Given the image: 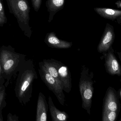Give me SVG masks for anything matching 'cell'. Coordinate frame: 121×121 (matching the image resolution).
I'll return each mask as SVG.
<instances>
[{
    "instance_id": "obj_1",
    "label": "cell",
    "mask_w": 121,
    "mask_h": 121,
    "mask_svg": "<svg viewBox=\"0 0 121 121\" xmlns=\"http://www.w3.org/2000/svg\"><path fill=\"white\" fill-rule=\"evenodd\" d=\"M15 87V95L22 105H26L32 97L33 83L38 78L33 61L25 60L19 69Z\"/></svg>"
},
{
    "instance_id": "obj_2",
    "label": "cell",
    "mask_w": 121,
    "mask_h": 121,
    "mask_svg": "<svg viewBox=\"0 0 121 121\" xmlns=\"http://www.w3.org/2000/svg\"><path fill=\"white\" fill-rule=\"evenodd\" d=\"M26 56L16 52L10 46H3L0 47V63L3 75L6 82V87L13 76L17 73L20 66L25 61Z\"/></svg>"
},
{
    "instance_id": "obj_3",
    "label": "cell",
    "mask_w": 121,
    "mask_h": 121,
    "mask_svg": "<svg viewBox=\"0 0 121 121\" xmlns=\"http://www.w3.org/2000/svg\"><path fill=\"white\" fill-rule=\"evenodd\" d=\"M9 13L17 19L20 28L30 39L32 31L30 25V7L27 0H6Z\"/></svg>"
},
{
    "instance_id": "obj_4",
    "label": "cell",
    "mask_w": 121,
    "mask_h": 121,
    "mask_svg": "<svg viewBox=\"0 0 121 121\" xmlns=\"http://www.w3.org/2000/svg\"><path fill=\"white\" fill-rule=\"evenodd\" d=\"M94 73L85 65L82 66L79 82V88L82 99V107L91 114V108L94 93Z\"/></svg>"
},
{
    "instance_id": "obj_5",
    "label": "cell",
    "mask_w": 121,
    "mask_h": 121,
    "mask_svg": "<svg viewBox=\"0 0 121 121\" xmlns=\"http://www.w3.org/2000/svg\"><path fill=\"white\" fill-rule=\"evenodd\" d=\"M117 91L112 87L107 89L103 98L102 121H116L121 110V104Z\"/></svg>"
},
{
    "instance_id": "obj_6",
    "label": "cell",
    "mask_w": 121,
    "mask_h": 121,
    "mask_svg": "<svg viewBox=\"0 0 121 121\" xmlns=\"http://www.w3.org/2000/svg\"><path fill=\"white\" fill-rule=\"evenodd\" d=\"M39 73L41 79L49 89L54 93L60 104L64 105L65 100L62 85L49 73L42 61L39 63Z\"/></svg>"
},
{
    "instance_id": "obj_7",
    "label": "cell",
    "mask_w": 121,
    "mask_h": 121,
    "mask_svg": "<svg viewBox=\"0 0 121 121\" xmlns=\"http://www.w3.org/2000/svg\"><path fill=\"white\" fill-rule=\"evenodd\" d=\"M105 59L104 66L106 72L111 75H121V67L114 54L112 46L107 52L102 53Z\"/></svg>"
},
{
    "instance_id": "obj_8",
    "label": "cell",
    "mask_w": 121,
    "mask_h": 121,
    "mask_svg": "<svg viewBox=\"0 0 121 121\" xmlns=\"http://www.w3.org/2000/svg\"><path fill=\"white\" fill-rule=\"evenodd\" d=\"M115 37L113 27L108 23L106 24L104 33L98 46V52L100 53L107 52L112 46Z\"/></svg>"
},
{
    "instance_id": "obj_9",
    "label": "cell",
    "mask_w": 121,
    "mask_h": 121,
    "mask_svg": "<svg viewBox=\"0 0 121 121\" xmlns=\"http://www.w3.org/2000/svg\"><path fill=\"white\" fill-rule=\"evenodd\" d=\"M58 70L59 80L63 86V91L69 93L72 88L71 73L68 67L58 60Z\"/></svg>"
},
{
    "instance_id": "obj_10",
    "label": "cell",
    "mask_w": 121,
    "mask_h": 121,
    "mask_svg": "<svg viewBox=\"0 0 121 121\" xmlns=\"http://www.w3.org/2000/svg\"><path fill=\"white\" fill-rule=\"evenodd\" d=\"M44 42L49 47L58 49H68L71 48L73 45L72 42H69L59 39L54 32L47 34Z\"/></svg>"
},
{
    "instance_id": "obj_11",
    "label": "cell",
    "mask_w": 121,
    "mask_h": 121,
    "mask_svg": "<svg viewBox=\"0 0 121 121\" xmlns=\"http://www.w3.org/2000/svg\"><path fill=\"white\" fill-rule=\"evenodd\" d=\"M48 105L46 97L40 92L37 100L36 121H47Z\"/></svg>"
},
{
    "instance_id": "obj_12",
    "label": "cell",
    "mask_w": 121,
    "mask_h": 121,
    "mask_svg": "<svg viewBox=\"0 0 121 121\" xmlns=\"http://www.w3.org/2000/svg\"><path fill=\"white\" fill-rule=\"evenodd\" d=\"M65 0H47L46 6L49 13L48 22H51L54 16L59 11L62 9L65 4Z\"/></svg>"
},
{
    "instance_id": "obj_13",
    "label": "cell",
    "mask_w": 121,
    "mask_h": 121,
    "mask_svg": "<svg viewBox=\"0 0 121 121\" xmlns=\"http://www.w3.org/2000/svg\"><path fill=\"white\" fill-rule=\"evenodd\" d=\"M48 105L52 121H66L68 120L69 118L68 114L56 107L50 96L48 98Z\"/></svg>"
},
{
    "instance_id": "obj_14",
    "label": "cell",
    "mask_w": 121,
    "mask_h": 121,
    "mask_svg": "<svg viewBox=\"0 0 121 121\" xmlns=\"http://www.w3.org/2000/svg\"><path fill=\"white\" fill-rule=\"evenodd\" d=\"M94 10L99 15L104 18L114 20L121 17V11L120 10L107 8H95Z\"/></svg>"
},
{
    "instance_id": "obj_15",
    "label": "cell",
    "mask_w": 121,
    "mask_h": 121,
    "mask_svg": "<svg viewBox=\"0 0 121 121\" xmlns=\"http://www.w3.org/2000/svg\"><path fill=\"white\" fill-rule=\"evenodd\" d=\"M6 87L4 85H0V121H3L2 111L7 105Z\"/></svg>"
},
{
    "instance_id": "obj_16",
    "label": "cell",
    "mask_w": 121,
    "mask_h": 121,
    "mask_svg": "<svg viewBox=\"0 0 121 121\" xmlns=\"http://www.w3.org/2000/svg\"><path fill=\"white\" fill-rule=\"evenodd\" d=\"M7 22V18L5 12L3 0H0V28Z\"/></svg>"
},
{
    "instance_id": "obj_17",
    "label": "cell",
    "mask_w": 121,
    "mask_h": 121,
    "mask_svg": "<svg viewBox=\"0 0 121 121\" xmlns=\"http://www.w3.org/2000/svg\"><path fill=\"white\" fill-rule=\"evenodd\" d=\"M42 0H31L32 7L35 11L38 12L41 7Z\"/></svg>"
},
{
    "instance_id": "obj_18",
    "label": "cell",
    "mask_w": 121,
    "mask_h": 121,
    "mask_svg": "<svg viewBox=\"0 0 121 121\" xmlns=\"http://www.w3.org/2000/svg\"><path fill=\"white\" fill-rule=\"evenodd\" d=\"M7 121H19L18 117L16 115H13L10 113L8 115Z\"/></svg>"
},
{
    "instance_id": "obj_19",
    "label": "cell",
    "mask_w": 121,
    "mask_h": 121,
    "mask_svg": "<svg viewBox=\"0 0 121 121\" xmlns=\"http://www.w3.org/2000/svg\"><path fill=\"white\" fill-rule=\"evenodd\" d=\"M5 82V80L4 78L3 75L2 71L1 69L0 63V85H4Z\"/></svg>"
},
{
    "instance_id": "obj_20",
    "label": "cell",
    "mask_w": 121,
    "mask_h": 121,
    "mask_svg": "<svg viewBox=\"0 0 121 121\" xmlns=\"http://www.w3.org/2000/svg\"><path fill=\"white\" fill-rule=\"evenodd\" d=\"M117 95L120 99H121V88H120L118 91H117Z\"/></svg>"
},
{
    "instance_id": "obj_21",
    "label": "cell",
    "mask_w": 121,
    "mask_h": 121,
    "mask_svg": "<svg viewBox=\"0 0 121 121\" xmlns=\"http://www.w3.org/2000/svg\"><path fill=\"white\" fill-rule=\"evenodd\" d=\"M119 1H117V3H116V4H117V7L118 8H121V2L120 1H119Z\"/></svg>"
}]
</instances>
